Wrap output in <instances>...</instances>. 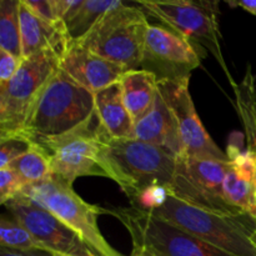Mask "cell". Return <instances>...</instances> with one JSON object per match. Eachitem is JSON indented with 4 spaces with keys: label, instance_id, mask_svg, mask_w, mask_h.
<instances>
[{
    "label": "cell",
    "instance_id": "cell-27",
    "mask_svg": "<svg viewBox=\"0 0 256 256\" xmlns=\"http://www.w3.org/2000/svg\"><path fill=\"white\" fill-rule=\"evenodd\" d=\"M22 59L0 49V85L9 82L16 75Z\"/></svg>",
    "mask_w": 256,
    "mask_h": 256
},
{
    "label": "cell",
    "instance_id": "cell-10",
    "mask_svg": "<svg viewBox=\"0 0 256 256\" xmlns=\"http://www.w3.org/2000/svg\"><path fill=\"white\" fill-rule=\"evenodd\" d=\"M229 165L230 162L178 156L170 195L210 212L238 214L222 195V182Z\"/></svg>",
    "mask_w": 256,
    "mask_h": 256
},
{
    "label": "cell",
    "instance_id": "cell-7",
    "mask_svg": "<svg viewBox=\"0 0 256 256\" xmlns=\"http://www.w3.org/2000/svg\"><path fill=\"white\" fill-rule=\"evenodd\" d=\"M146 16L154 18L165 28L178 32L205 52H210L219 62L228 79L229 74L222 52V32L219 25V2L169 0V2H136Z\"/></svg>",
    "mask_w": 256,
    "mask_h": 256
},
{
    "label": "cell",
    "instance_id": "cell-20",
    "mask_svg": "<svg viewBox=\"0 0 256 256\" xmlns=\"http://www.w3.org/2000/svg\"><path fill=\"white\" fill-rule=\"evenodd\" d=\"M222 195L235 212L249 214L256 219L255 178L240 174L230 164L222 182Z\"/></svg>",
    "mask_w": 256,
    "mask_h": 256
},
{
    "label": "cell",
    "instance_id": "cell-12",
    "mask_svg": "<svg viewBox=\"0 0 256 256\" xmlns=\"http://www.w3.org/2000/svg\"><path fill=\"white\" fill-rule=\"evenodd\" d=\"M189 82L190 79L158 82V90L172 110L176 122L182 145V156L229 162L226 152L215 144L202 125L190 94Z\"/></svg>",
    "mask_w": 256,
    "mask_h": 256
},
{
    "label": "cell",
    "instance_id": "cell-30",
    "mask_svg": "<svg viewBox=\"0 0 256 256\" xmlns=\"http://www.w3.org/2000/svg\"><path fill=\"white\" fill-rule=\"evenodd\" d=\"M0 256H25V252L6 249V248H0Z\"/></svg>",
    "mask_w": 256,
    "mask_h": 256
},
{
    "label": "cell",
    "instance_id": "cell-19",
    "mask_svg": "<svg viewBox=\"0 0 256 256\" xmlns=\"http://www.w3.org/2000/svg\"><path fill=\"white\" fill-rule=\"evenodd\" d=\"M235 94L238 114L244 125L246 136V150L256 155V79L252 69L246 70L240 84L230 80Z\"/></svg>",
    "mask_w": 256,
    "mask_h": 256
},
{
    "label": "cell",
    "instance_id": "cell-29",
    "mask_svg": "<svg viewBox=\"0 0 256 256\" xmlns=\"http://www.w3.org/2000/svg\"><path fill=\"white\" fill-rule=\"evenodd\" d=\"M226 4L229 5V6L232 8H242V9H244L245 12H250V14L252 15H256V0H236V2H234V0H228Z\"/></svg>",
    "mask_w": 256,
    "mask_h": 256
},
{
    "label": "cell",
    "instance_id": "cell-3",
    "mask_svg": "<svg viewBox=\"0 0 256 256\" xmlns=\"http://www.w3.org/2000/svg\"><path fill=\"white\" fill-rule=\"evenodd\" d=\"M94 112V94L59 66L35 102L24 136L39 144L75 129Z\"/></svg>",
    "mask_w": 256,
    "mask_h": 256
},
{
    "label": "cell",
    "instance_id": "cell-24",
    "mask_svg": "<svg viewBox=\"0 0 256 256\" xmlns=\"http://www.w3.org/2000/svg\"><path fill=\"white\" fill-rule=\"evenodd\" d=\"M0 248L30 252L34 249H42L32 234L20 222L2 215L0 220Z\"/></svg>",
    "mask_w": 256,
    "mask_h": 256
},
{
    "label": "cell",
    "instance_id": "cell-11",
    "mask_svg": "<svg viewBox=\"0 0 256 256\" xmlns=\"http://www.w3.org/2000/svg\"><path fill=\"white\" fill-rule=\"evenodd\" d=\"M204 56V49L178 32L162 25H150L140 69L152 72L158 82L190 79Z\"/></svg>",
    "mask_w": 256,
    "mask_h": 256
},
{
    "label": "cell",
    "instance_id": "cell-6",
    "mask_svg": "<svg viewBox=\"0 0 256 256\" xmlns=\"http://www.w3.org/2000/svg\"><path fill=\"white\" fill-rule=\"evenodd\" d=\"M22 195L76 232L96 256H122L106 242L98 225V218L106 210L82 200L68 182L52 175L46 182L25 186Z\"/></svg>",
    "mask_w": 256,
    "mask_h": 256
},
{
    "label": "cell",
    "instance_id": "cell-23",
    "mask_svg": "<svg viewBox=\"0 0 256 256\" xmlns=\"http://www.w3.org/2000/svg\"><path fill=\"white\" fill-rule=\"evenodd\" d=\"M19 4L20 0L0 2V49L22 59Z\"/></svg>",
    "mask_w": 256,
    "mask_h": 256
},
{
    "label": "cell",
    "instance_id": "cell-34",
    "mask_svg": "<svg viewBox=\"0 0 256 256\" xmlns=\"http://www.w3.org/2000/svg\"><path fill=\"white\" fill-rule=\"evenodd\" d=\"M54 256H64V255H59V254H52Z\"/></svg>",
    "mask_w": 256,
    "mask_h": 256
},
{
    "label": "cell",
    "instance_id": "cell-2",
    "mask_svg": "<svg viewBox=\"0 0 256 256\" xmlns=\"http://www.w3.org/2000/svg\"><path fill=\"white\" fill-rule=\"evenodd\" d=\"M152 214L229 254L256 256L252 242L256 219L252 215L210 212L170 194L166 202Z\"/></svg>",
    "mask_w": 256,
    "mask_h": 256
},
{
    "label": "cell",
    "instance_id": "cell-22",
    "mask_svg": "<svg viewBox=\"0 0 256 256\" xmlns=\"http://www.w3.org/2000/svg\"><path fill=\"white\" fill-rule=\"evenodd\" d=\"M6 168L18 175L25 186L46 182L52 176L46 154L35 144L29 152L10 162Z\"/></svg>",
    "mask_w": 256,
    "mask_h": 256
},
{
    "label": "cell",
    "instance_id": "cell-5",
    "mask_svg": "<svg viewBox=\"0 0 256 256\" xmlns=\"http://www.w3.org/2000/svg\"><path fill=\"white\" fill-rule=\"evenodd\" d=\"M126 228L132 242V256H234L220 250L154 214L135 208L108 209Z\"/></svg>",
    "mask_w": 256,
    "mask_h": 256
},
{
    "label": "cell",
    "instance_id": "cell-31",
    "mask_svg": "<svg viewBox=\"0 0 256 256\" xmlns=\"http://www.w3.org/2000/svg\"><path fill=\"white\" fill-rule=\"evenodd\" d=\"M25 256H54L52 252H46V250L42 249H34L30 252H25Z\"/></svg>",
    "mask_w": 256,
    "mask_h": 256
},
{
    "label": "cell",
    "instance_id": "cell-26",
    "mask_svg": "<svg viewBox=\"0 0 256 256\" xmlns=\"http://www.w3.org/2000/svg\"><path fill=\"white\" fill-rule=\"evenodd\" d=\"M25 184L9 168L0 169V202L5 205L22 195Z\"/></svg>",
    "mask_w": 256,
    "mask_h": 256
},
{
    "label": "cell",
    "instance_id": "cell-17",
    "mask_svg": "<svg viewBox=\"0 0 256 256\" xmlns=\"http://www.w3.org/2000/svg\"><path fill=\"white\" fill-rule=\"evenodd\" d=\"M95 114L108 135L114 139H134L135 124L122 99L120 82L94 94Z\"/></svg>",
    "mask_w": 256,
    "mask_h": 256
},
{
    "label": "cell",
    "instance_id": "cell-4",
    "mask_svg": "<svg viewBox=\"0 0 256 256\" xmlns=\"http://www.w3.org/2000/svg\"><path fill=\"white\" fill-rule=\"evenodd\" d=\"M149 26L148 16L140 8L124 2L102 15L74 42L126 70H136L142 68Z\"/></svg>",
    "mask_w": 256,
    "mask_h": 256
},
{
    "label": "cell",
    "instance_id": "cell-21",
    "mask_svg": "<svg viewBox=\"0 0 256 256\" xmlns=\"http://www.w3.org/2000/svg\"><path fill=\"white\" fill-rule=\"evenodd\" d=\"M122 4L124 2L122 0H82L64 20L72 42L84 36L102 15Z\"/></svg>",
    "mask_w": 256,
    "mask_h": 256
},
{
    "label": "cell",
    "instance_id": "cell-33",
    "mask_svg": "<svg viewBox=\"0 0 256 256\" xmlns=\"http://www.w3.org/2000/svg\"><path fill=\"white\" fill-rule=\"evenodd\" d=\"M255 196H256V170H255Z\"/></svg>",
    "mask_w": 256,
    "mask_h": 256
},
{
    "label": "cell",
    "instance_id": "cell-13",
    "mask_svg": "<svg viewBox=\"0 0 256 256\" xmlns=\"http://www.w3.org/2000/svg\"><path fill=\"white\" fill-rule=\"evenodd\" d=\"M5 208L12 219L26 228L42 250L64 256H96L76 232L22 195L10 200Z\"/></svg>",
    "mask_w": 256,
    "mask_h": 256
},
{
    "label": "cell",
    "instance_id": "cell-32",
    "mask_svg": "<svg viewBox=\"0 0 256 256\" xmlns=\"http://www.w3.org/2000/svg\"><path fill=\"white\" fill-rule=\"evenodd\" d=\"M252 242H254V244H255V246H256V229H255L254 234H252Z\"/></svg>",
    "mask_w": 256,
    "mask_h": 256
},
{
    "label": "cell",
    "instance_id": "cell-16",
    "mask_svg": "<svg viewBox=\"0 0 256 256\" xmlns=\"http://www.w3.org/2000/svg\"><path fill=\"white\" fill-rule=\"evenodd\" d=\"M134 139L165 148L176 156L182 155V145L174 115L159 90L150 112L135 124Z\"/></svg>",
    "mask_w": 256,
    "mask_h": 256
},
{
    "label": "cell",
    "instance_id": "cell-9",
    "mask_svg": "<svg viewBox=\"0 0 256 256\" xmlns=\"http://www.w3.org/2000/svg\"><path fill=\"white\" fill-rule=\"evenodd\" d=\"M100 122L92 114L75 129L38 145L46 154L52 175L69 184L80 176H104L99 160Z\"/></svg>",
    "mask_w": 256,
    "mask_h": 256
},
{
    "label": "cell",
    "instance_id": "cell-14",
    "mask_svg": "<svg viewBox=\"0 0 256 256\" xmlns=\"http://www.w3.org/2000/svg\"><path fill=\"white\" fill-rule=\"evenodd\" d=\"M59 66L92 94L118 82L128 72L122 65L109 62L74 42L60 56Z\"/></svg>",
    "mask_w": 256,
    "mask_h": 256
},
{
    "label": "cell",
    "instance_id": "cell-1",
    "mask_svg": "<svg viewBox=\"0 0 256 256\" xmlns=\"http://www.w3.org/2000/svg\"><path fill=\"white\" fill-rule=\"evenodd\" d=\"M102 125V124H100ZM100 165L130 202L145 189H172L178 156L165 148L136 139H114L100 126Z\"/></svg>",
    "mask_w": 256,
    "mask_h": 256
},
{
    "label": "cell",
    "instance_id": "cell-28",
    "mask_svg": "<svg viewBox=\"0 0 256 256\" xmlns=\"http://www.w3.org/2000/svg\"><path fill=\"white\" fill-rule=\"evenodd\" d=\"M22 2L34 14H36L42 19L46 20L49 22H59L56 19L52 0H38V2H34V0H22Z\"/></svg>",
    "mask_w": 256,
    "mask_h": 256
},
{
    "label": "cell",
    "instance_id": "cell-25",
    "mask_svg": "<svg viewBox=\"0 0 256 256\" xmlns=\"http://www.w3.org/2000/svg\"><path fill=\"white\" fill-rule=\"evenodd\" d=\"M34 146V142L24 135L0 138V169H4L12 162L24 155Z\"/></svg>",
    "mask_w": 256,
    "mask_h": 256
},
{
    "label": "cell",
    "instance_id": "cell-15",
    "mask_svg": "<svg viewBox=\"0 0 256 256\" xmlns=\"http://www.w3.org/2000/svg\"><path fill=\"white\" fill-rule=\"evenodd\" d=\"M22 59L52 50L59 56L72 42L64 22H49L32 12L22 0L19 4Z\"/></svg>",
    "mask_w": 256,
    "mask_h": 256
},
{
    "label": "cell",
    "instance_id": "cell-8",
    "mask_svg": "<svg viewBox=\"0 0 256 256\" xmlns=\"http://www.w3.org/2000/svg\"><path fill=\"white\" fill-rule=\"evenodd\" d=\"M59 60L52 50L24 58L16 75L0 85V138L24 135L30 112L59 68Z\"/></svg>",
    "mask_w": 256,
    "mask_h": 256
},
{
    "label": "cell",
    "instance_id": "cell-18",
    "mask_svg": "<svg viewBox=\"0 0 256 256\" xmlns=\"http://www.w3.org/2000/svg\"><path fill=\"white\" fill-rule=\"evenodd\" d=\"M119 82L125 106L134 124H136L154 105L158 95L156 76L146 70H128Z\"/></svg>",
    "mask_w": 256,
    "mask_h": 256
}]
</instances>
